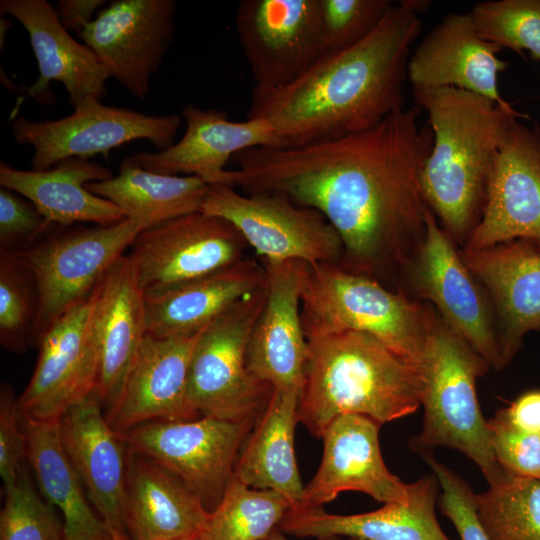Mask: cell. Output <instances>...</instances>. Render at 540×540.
Instances as JSON below:
<instances>
[{
    "label": "cell",
    "mask_w": 540,
    "mask_h": 540,
    "mask_svg": "<svg viewBox=\"0 0 540 540\" xmlns=\"http://www.w3.org/2000/svg\"><path fill=\"white\" fill-rule=\"evenodd\" d=\"M111 536L113 540H129L128 534L126 531H111Z\"/></svg>",
    "instance_id": "47"
},
{
    "label": "cell",
    "mask_w": 540,
    "mask_h": 540,
    "mask_svg": "<svg viewBox=\"0 0 540 540\" xmlns=\"http://www.w3.org/2000/svg\"><path fill=\"white\" fill-rule=\"evenodd\" d=\"M170 540H206L203 533L194 534L191 536L176 538V539H170Z\"/></svg>",
    "instance_id": "49"
},
{
    "label": "cell",
    "mask_w": 540,
    "mask_h": 540,
    "mask_svg": "<svg viewBox=\"0 0 540 540\" xmlns=\"http://www.w3.org/2000/svg\"><path fill=\"white\" fill-rule=\"evenodd\" d=\"M460 254L491 299L505 367L525 335L540 331V248L519 239L479 250L462 249Z\"/></svg>",
    "instance_id": "24"
},
{
    "label": "cell",
    "mask_w": 540,
    "mask_h": 540,
    "mask_svg": "<svg viewBox=\"0 0 540 540\" xmlns=\"http://www.w3.org/2000/svg\"><path fill=\"white\" fill-rule=\"evenodd\" d=\"M420 115L418 106L405 107L335 140L241 151L232 158L229 186L281 194L320 212L339 233L341 267L352 273H404L426 234L421 173L434 137Z\"/></svg>",
    "instance_id": "1"
},
{
    "label": "cell",
    "mask_w": 540,
    "mask_h": 540,
    "mask_svg": "<svg viewBox=\"0 0 540 540\" xmlns=\"http://www.w3.org/2000/svg\"><path fill=\"white\" fill-rule=\"evenodd\" d=\"M432 308L339 264H306L301 318L307 338L345 330L367 333L422 368Z\"/></svg>",
    "instance_id": "6"
},
{
    "label": "cell",
    "mask_w": 540,
    "mask_h": 540,
    "mask_svg": "<svg viewBox=\"0 0 540 540\" xmlns=\"http://www.w3.org/2000/svg\"><path fill=\"white\" fill-rule=\"evenodd\" d=\"M201 212L233 224L266 261L338 264L342 239L317 210L281 194H244L234 187L209 185Z\"/></svg>",
    "instance_id": "11"
},
{
    "label": "cell",
    "mask_w": 540,
    "mask_h": 540,
    "mask_svg": "<svg viewBox=\"0 0 540 540\" xmlns=\"http://www.w3.org/2000/svg\"><path fill=\"white\" fill-rule=\"evenodd\" d=\"M112 177L108 168L81 158L65 159L47 170H21L0 163L1 187L31 201L49 226L111 225L126 219L119 207L86 188L87 183Z\"/></svg>",
    "instance_id": "29"
},
{
    "label": "cell",
    "mask_w": 540,
    "mask_h": 540,
    "mask_svg": "<svg viewBox=\"0 0 540 540\" xmlns=\"http://www.w3.org/2000/svg\"><path fill=\"white\" fill-rule=\"evenodd\" d=\"M0 540H64V523L41 496L23 465L14 485L4 489Z\"/></svg>",
    "instance_id": "38"
},
{
    "label": "cell",
    "mask_w": 540,
    "mask_h": 540,
    "mask_svg": "<svg viewBox=\"0 0 540 540\" xmlns=\"http://www.w3.org/2000/svg\"><path fill=\"white\" fill-rule=\"evenodd\" d=\"M209 185L196 176L148 171L125 158L117 176L86 188L119 207L126 218L147 229L201 210Z\"/></svg>",
    "instance_id": "33"
},
{
    "label": "cell",
    "mask_w": 540,
    "mask_h": 540,
    "mask_svg": "<svg viewBox=\"0 0 540 540\" xmlns=\"http://www.w3.org/2000/svg\"><path fill=\"white\" fill-rule=\"evenodd\" d=\"M200 332L172 339L146 334L117 401L105 413L116 432L124 433L150 421L201 417L188 398L189 364Z\"/></svg>",
    "instance_id": "20"
},
{
    "label": "cell",
    "mask_w": 540,
    "mask_h": 540,
    "mask_svg": "<svg viewBox=\"0 0 540 540\" xmlns=\"http://www.w3.org/2000/svg\"><path fill=\"white\" fill-rule=\"evenodd\" d=\"M302 261H263L266 299L252 329L247 366L274 390L300 395L308 361V340L301 318L306 268Z\"/></svg>",
    "instance_id": "18"
},
{
    "label": "cell",
    "mask_w": 540,
    "mask_h": 540,
    "mask_svg": "<svg viewBox=\"0 0 540 540\" xmlns=\"http://www.w3.org/2000/svg\"><path fill=\"white\" fill-rule=\"evenodd\" d=\"M487 428L496 459L506 472L540 480V433L516 427L501 409L487 421Z\"/></svg>",
    "instance_id": "40"
},
{
    "label": "cell",
    "mask_w": 540,
    "mask_h": 540,
    "mask_svg": "<svg viewBox=\"0 0 540 540\" xmlns=\"http://www.w3.org/2000/svg\"><path fill=\"white\" fill-rule=\"evenodd\" d=\"M65 452L109 531H126L124 505L128 447L108 423L97 391L59 419Z\"/></svg>",
    "instance_id": "23"
},
{
    "label": "cell",
    "mask_w": 540,
    "mask_h": 540,
    "mask_svg": "<svg viewBox=\"0 0 540 540\" xmlns=\"http://www.w3.org/2000/svg\"><path fill=\"white\" fill-rule=\"evenodd\" d=\"M394 4L390 0H319L325 53L352 47L368 37Z\"/></svg>",
    "instance_id": "39"
},
{
    "label": "cell",
    "mask_w": 540,
    "mask_h": 540,
    "mask_svg": "<svg viewBox=\"0 0 540 540\" xmlns=\"http://www.w3.org/2000/svg\"><path fill=\"white\" fill-rule=\"evenodd\" d=\"M11 26V23L7 19H1V43L3 42V37L6 35V31Z\"/></svg>",
    "instance_id": "48"
},
{
    "label": "cell",
    "mask_w": 540,
    "mask_h": 540,
    "mask_svg": "<svg viewBox=\"0 0 540 540\" xmlns=\"http://www.w3.org/2000/svg\"><path fill=\"white\" fill-rule=\"evenodd\" d=\"M408 485L404 500L384 504L374 511L338 515L327 513L323 507L290 510L278 528L284 534L302 538L450 540L435 515L440 486L436 475H424Z\"/></svg>",
    "instance_id": "25"
},
{
    "label": "cell",
    "mask_w": 540,
    "mask_h": 540,
    "mask_svg": "<svg viewBox=\"0 0 540 540\" xmlns=\"http://www.w3.org/2000/svg\"><path fill=\"white\" fill-rule=\"evenodd\" d=\"M347 540H361V539H357V538H348Z\"/></svg>",
    "instance_id": "50"
},
{
    "label": "cell",
    "mask_w": 540,
    "mask_h": 540,
    "mask_svg": "<svg viewBox=\"0 0 540 540\" xmlns=\"http://www.w3.org/2000/svg\"><path fill=\"white\" fill-rule=\"evenodd\" d=\"M425 218V238L403 274L415 294L431 302L445 323L490 367L503 368L496 317L488 293L429 207Z\"/></svg>",
    "instance_id": "12"
},
{
    "label": "cell",
    "mask_w": 540,
    "mask_h": 540,
    "mask_svg": "<svg viewBox=\"0 0 540 540\" xmlns=\"http://www.w3.org/2000/svg\"><path fill=\"white\" fill-rule=\"evenodd\" d=\"M266 285L242 298L199 334L188 372V398L199 416L257 420L273 388L247 366L252 329L263 309Z\"/></svg>",
    "instance_id": "7"
},
{
    "label": "cell",
    "mask_w": 540,
    "mask_h": 540,
    "mask_svg": "<svg viewBox=\"0 0 540 540\" xmlns=\"http://www.w3.org/2000/svg\"><path fill=\"white\" fill-rule=\"evenodd\" d=\"M142 230L128 218L111 225L62 229L18 252L37 291L31 334L40 339L53 322L86 299Z\"/></svg>",
    "instance_id": "8"
},
{
    "label": "cell",
    "mask_w": 540,
    "mask_h": 540,
    "mask_svg": "<svg viewBox=\"0 0 540 540\" xmlns=\"http://www.w3.org/2000/svg\"><path fill=\"white\" fill-rule=\"evenodd\" d=\"M186 129L181 139L156 153L131 156L144 169L161 174L196 176L207 185H228L227 162L241 151L280 147L273 125L265 118L231 121L225 112L192 103L181 113Z\"/></svg>",
    "instance_id": "21"
},
{
    "label": "cell",
    "mask_w": 540,
    "mask_h": 540,
    "mask_svg": "<svg viewBox=\"0 0 540 540\" xmlns=\"http://www.w3.org/2000/svg\"><path fill=\"white\" fill-rule=\"evenodd\" d=\"M266 540H290L287 538L284 533L279 530V528H276ZM317 540H339L338 538H327V539H317Z\"/></svg>",
    "instance_id": "46"
},
{
    "label": "cell",
    "mask_w": 540,
    "mask_h": 540,
    "mask_svg": "<svg viewBox=\"0 0 540 540\" xmlns=\"http://www.w3.org/2000/svg\"><path fill=\"white\" fill-rule=\"evenodd\" d=\"M516 427L529 433H540V391L521 395L508 408L501 409Z\"/></svg>",
    "instance_id": "44"
},
{
    "label": "cell",
    "mask_w": 540,
    "mask_h": 540,
    "mask_svg": "<svg viewBox=\"0 0 540 540\" xmlns=\"http://www.w3.org/2000/svg\"><path fill=\"white\" fill-rule=\"evenodd\" d=\"M519 239L540 248V127L514 117L490 169L481 219L463 249Z\"/></svg>",
    "instance_id": "16"
},
{
    "label": "cell",
    "mask_w": 540,
    "mask_h": 540,
    "mask_svg": "<svg viewBox=\"0 0 540 540\" xmlns=\"http://www.w3.org/2000/svg\"><path fill=\"white\" fill-rule=\"evenodd\" d=\"M309 355L298 402V421L321 438L336 417L353 413L379 424L421 406L422 368L399 357L374 336L352 330L308 337Z\"/></svg>",
    "instance_id": "4"
},
{
    "label": "cell",
    "mask_w": 540,
    "mask_h": 540,
    "mask_svg": "<svg viewBox=\"0 0 540 540\" xmlns=\"http://www.w3.org/2000/svg\"><path fill=\"white\" fill-rule=\"evenodd\" d=\"M476 514L489 540H540V480L507 472L475 494Z\"/></svg>",
    "instance_id": "35"
},
{
    "label": "cell",
    "mask_w": 540,
    "mask_h": 540,
    "mask_svg": "<svg viewBox=\"0 0 540 540\" xmlns=\"http://www.w3.org/2000/svg\"><path fill=\"white\" fill-rule=\"evenodd\" d=\"M173 0H116L80 33L109 78L144 100L175 34Z\"/></svg>",
    "instance_id": "17"
},
{
    "label": "cell",
    "mask_w": 540,
    "mask_h": 540,
    "mask_svg": "<svg viewBox=\"0 0 540 540\" xmlns=\"http://www.w3.org/2000/svg\"><path fill=\"white\" fill-rule=\"evenodd\" d=\"M0 11L18 20L27 31L39 76L27 88L34 99H51L49 84L58 81L74 107L84 98L101 99L109 75L97 55L73 39L46 0H1Z\"/></svg>",
    "instance_id": "26"
},
{
    "label": "cell",
    "mask_w": 540,
    "mask_h": 540,
    "mask_svg": "<svg viewBox=\"0 0 540 540\" xmlns=\"http://www.w3.org/2000/svg\"><path fill=\"white\" fill-rule=\"evenodd\" d=\"M416 106L427 112L433 146L421 173L424 200L441 227L464 246L479 223L490 169L512 118L478 94L451 87L412 88Z\"/></svg>",
    "instance_id": "3"
},
{
    "label": "cell",
    "mask_w": 540,
    "mask_h": 540,
    "mask_svg": "<svg viewBox=\"0 0 540 540\" xmlns=\"http://www.w3.org/2000/svg\"><path fill=\"white\" fill-rule=\"evenodd\" d=\"M380 426L353 413L342 414L328 424L321 436L322 460L304 487L301 509L323 507L344 491H359L383 504L407 497L409 485L392 474L383 460Z\"/></svg>",
    "instance_id": "19"
},
{
    "label": "cell",
    "mask_w": 540,
    "mask_h": 540,
    "mask_svg": "<svg viewBox=\"0 0 540 540\" xmlns=\"http://www.w3.org/2000/svg\"><path fill=\"white\" fill-rule=\"evenodd\" d=\"M22 426L25 458L42 496L62 513L64 540H113L87 501L84 486L63 447L59 420L22 417Z\"/></svg>",
    "instance_id": "32"
},
{
    "label": "cell",
    "mask_w": 540,
    "mask_h": 540,
    "mask_svg": "<svg viewBox=\"0 0 540 540\" xmlns=\"http://www.w3.org/2000/svg\"><path fill=\"white\" fill-rule=\"evenodd\" d=\"M501 50L479 35L470 12H452L410 55L407 79L412 88H457L515 111L498 88V76L508 65L498 57Z\"/></svg>",
    "instance_id": "22"
},
{
    "label": "cell",
    "mask_w": 540,
    "mask_h": 540,
    "mask_svg": "<svg viewBox=\"0 0 540 540\" xmlns=\"http://www.w3.org/2000/svg\"><path fill=\"white\" fill-rule=\"evenodd\" d=\"M257 420L201 416L150 421L120 433L128 450L179 479L212 512L234 476L238 456Z\"/></svg>",
    "instance_id": "9"
},
{
    "label": "cell",
    "mask_w": 540,
    "mask_h": 540,
    "mask_svg": "<svg viewBox=\"0 0 540 540\" xmlns=\"http://www.w3.org/2000/svg\"><path fill=\"white\" fill-rule=\"evenodd\" d=\"M26 456V437L22 417L12 388L4 384L0 391V475L4 489L18 479Z\"/></svg>",
    "instance_id": "43"
},
{
    "label": "cell",
    "mask_w": 540,
    "mask_h": 540,
    "mask_svg": "<svg viewBox=\"0 0 540 540\" xmlns=\"http://www.w3.org/2000/svg\"><path fill=\"white\" fill-rule=\"evenodd\" d=\"M98 284V283H97ZM92 293L53 322L40 337L32 377L17 398L23 418L52 421L96 391L100 347Z\"/></svg>",
    "instance_id": "13"
},
{
    "label": "cell",
    "mask_w": 540,
    "mask_h": 540,
    "mask_svg": "<svg viewBox=\"0 0 540 540\" xmlns=\"http://www.w3.org/2000/svg\"><path fill=\"white\" fill-rule=\"evenodd\" d=\"M95 326L100 347L97 393L105 413L117 401L147 334L145 294L128 257H120L96 285Z\"/></svg>",
    "instance_id": "27"
},
{
    "label": "cell",
    "mask_w": 540,
    "mask_h": 540,
    "mask_svg": "<svg viewBox=\"0 0 540 540\" xmlns=\"http://www.w3.org/2000/svg\"><path fill=\"white\" fill-rule=\"evenodd\" d=\"M490 365L432 308L422 362L423 427L410 441L421 455L436 447L460 451L481 470L489 485L507 472L490 442L476 394V380Z\"/></svg>",
    "instance_id": "5"
},
{
    "label": "cell",
    "mask_w": 540,
    "mask_h": 540,
    "mask_svg": "<svg viewBox=\"0 0 540 540\" xmlns=\"http://www.w3.org/2000/svg\"><path fill=\"white\" fill-rule=\"evenodd\" d=\"M265 285L264 267L244 258L215 273L145 294L147 333L168 339L194 336Z\"/></svg>",
    "instance_id": "28"
},
{
    "label": "cell",
    "mask_w": 540,
    "mask_h": 540,
    "mask_svg": "<svg viewBox=\"0 0 540 540\" xmlns=\"http://www.w3.org/2000/svg\"><path fill=\"white\" fill-rule=\"evenodd\" d=\"M105 3L104 0H60L54 8L62 26L80 34L93 21L94 12Z\"/></svg>",
    "instance_id": "45"
},
{
    "label": "cell",
    "mask_w": 540,
    "mask_h": 540,
    "mask_svg": "<svg viewBox=\"0 0 540 540\" xmlns=\"http://www.w3.org/2000/svg\"><path fill=\"white\" fill-rule=\"evenodd\" d=\"M209 515L179 479L129 451L124 505L129 540H170L203 533Z\"/></svg>",
    "instance_id": "30"
},
{
    "label": "cell",
    "mask_w": 540,
    "mask_h": 540,
    "mask_svg": "<svg viewBox=\"0 0 540 540\" xmlns=\"http://www.w3.org/2000/svg\"><path fill=\"white\" fill-rule=\"evenodd\" d=\"M247 246L229 221L197 211L142 230L127 255L149 294L228 268Z\"/></svg>",
    "instance_id": "14"
},
{
    "label": "cell",
    "mask_w": 540,
    "mask_h": 540,
    "mask_svg": "<svg viewBox=\"0 0 540 540\" xmlns=\"http://www.w3.org/2000/svg\"><path fill=\"white\" fill-rule=\"evenodd\" d=\"M290 510L280 493L249 487L233 476L203 535L206 540H266Z\"/></svg>",
    "instance_id": "34"
},
{
    "label": "cell",
    "mask_w": 540,
    "mask_h": 540,
    "mask_svg": "<svg viewBox=\"0 0 540 540\" xmlns=\"http://www.w3.org/2000/svg\"><path fill=\"white\" fill-rule=\"evenodd\" d=\"M235 26L255 94L289 85L324 54L319 0H243Z\"/></svg>",
    "instance_id": "15"
},
{
    "label": "cell",
    "mask_w": 540,
    "mask_h": 540,
    "mask_svg": "<svg viewBox=\"0 0 540 540\" xmlns=\"http://www.w3.org/2000/svg\"><path fill=\"white\" fill-rule=\"evenodd\" d=\"M470 14L483 39L540 61V0L483 1Z\"/></svg>",
    "instance_id": "36"
},
{
    "label": "cell",
    "mask_w": 540,
    "mask_h": 540,
    "mask_svg": "<svg viewBox=\"0 0 540 540\" xmlns=\"http://www.w3.org/2000/svg\"><path fill=\"white\" fill-rule=\"evenodd\" d=\"M299 396L273 389L234 468V477L239 481L255 489L280 493L291 510L301 509L304 500L294 448Z\"/></svg>",
    "instance_id": "31"
},
{
    "label": "cell",
    "mask_w": 540,
    "mask_h": 540,
    "mask_svg": "<svg viewBox=\"0 0 540 540\" xmlns=\"http://www.w3.org/2000/svg\"><path fill=\"white\" fill-rule=\"evenodd\" d=\"M181 124L178 114L150 115L88 96L70 115L57 120L18 116L12 122V136L18 144L32 147V170H47L68 158L101 154L108 160L113 149L136 140L166 150L175 143Z\"/></svg>",
    "instance_id": "10"
},
{
    "label": "cell",
    "mask_w": 540,
    "mask_h": 540,
    "mask_svg": "<svg viewBox=\"0 0 540 540\" xmlns=\"http://www.w3.org/2000/svg\"><path fill=\"white\" fill-rule=\"evenodd\" d=\"M422 20L407 0L394 4L364 40L323 54L289 85L252 93L247 117L267 119L280 147L335 140L371 128L406 107L404 83Z\"/></svg>",
    "instance_id": "2"
},
{
    "label": "cell",
    "mask_w": 540,
    "mask_h": 540,
    "mask_svg": "<svg viewBox=\"0 0 540 540\" xmlns=\"http://www.w3.org/2000/svg\"><path fill=\"white\" fill-rule=\"evenodd\" d=\"M0 252V341L6 349L20 353L35 318L36 285L18 252Z\"/></svg>",
    "instance_id": "37"
},
{
    "label": "cell",
    "mask_w": 540,
    "mask_h": 540,
    "mask_svg": "<svg viewBox=\"0 0 540 540\" xmlns=\"http://www.w3.org/2000/svg\"><path fill=\"white\" fill-rule=\"evenodd\" d=\"M50 227L37 207L19 193L0 189V247L15 251L23 244L33 243Z\"/></svg>",
    "instance_id": "42"
},
{
    "label": "cell",
    "mask_w": 540,
    "mask_h": 540,
    "mask_svg": "<svg viewBox=\"0 0 540 540\" xmlns=\"http://www.w3.org/2000/svg\"><path fill=\"white\" fill-rule=\"evenodd\" d=\"M423 457L442 489L441 511L452 522L460 539L489 540L477 518L475 493L468 483L436 460L432 454Z\"/></svg>",
    "instance_id": "41"
}]
</instances>
